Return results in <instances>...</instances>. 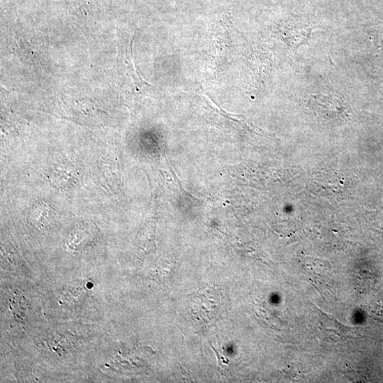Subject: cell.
<instances>
[{"label":"cell","mask_w":383,"mask_h":383,"mask_svg":"<svg viewBox=\"0 0 383 383\" xmlns=\"http://www.w3.org/2000/svg\"><path fill=\"white\" fill-rule=\"evenodd\" d=\"M77 178L76 170L71 165L63 163L54 166L50 172V179L59 188H66L73 186Z\"/></svg>","instance_id":"cell-2"},{"label":"cell","mask_w":383,"mask_h":383,"mask_svg":"<svg viewBox=\"0 0 383 383\" xmlns=\"http://www.w3.org/2000/svg\"><path fill=\"white\" fill-rule=\"evenodd\" d=\"M280 32L289 47L297 48L307 43L312 29L303 24L290 23L285 25Z\"/></svg>","instance_id":"cell-1"}]
</instances>
